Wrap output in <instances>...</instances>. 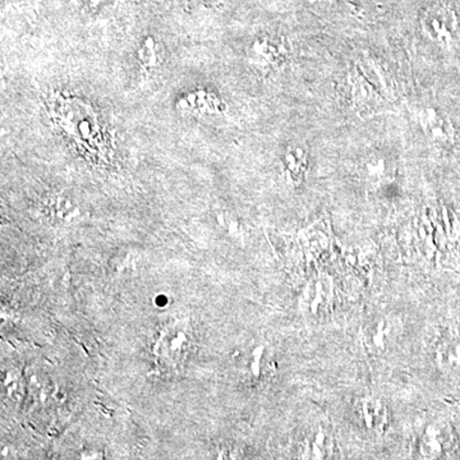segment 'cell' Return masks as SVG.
<instances>
[{
	"instance_id": "obj_5",
	"label": "cell",
	"mask_w": 460,
	"mask_h": 460,
	"mask_svg": "<svg viewBox=\"0 0 460 460\" xmlns=\"http://www.w3.org/2000/svg\"><path fill=\"white\" fill-rule=\"evenodd\" d=\"M281 165L286 180L292 186H299L308 171V153L305 145H290L281 157Z\"/></svg>"
},
{
	"instance_id": "obj_6",
	"label": "cell",
	"mask_w": 460,
	"mask_h": 460,
	"mask_svg": "<svg viewBox=\"0 0 460 460\" xmlns=\"http://www.w3.org/2000/svg\"><path fill=\"white\" fill-rule=\"evenodd\" d=\"M359 174L367 183H383L392 178L394 164L385 154L372 153L363 157L359 164Z\"/></svg>"
},
{
	"instance_id": "obj_8",
	"label": "cell",
	"mask_w": 460,
	"mask_h": 460,
	"mask_svg": "<svg viewBox=\"0 0 460 460\" xmlns=\"http://www.w3.org/2000/svg\"><path fill=\"white\" fill-rule=\"evenodd\" d=\"M365 419L368 428L384 434L387 428V411L383 402L368 401L363 404Z\"/></svg>"
},
{
	"instance_id": "obj_9",
	"label": "cell",
	"mask_w": 460,
	"mask_h": 460,
	"mask_svg": "<svg viewBox=\"0 0 460 460\" xmlns=\"http://www.w3.org/2000/svg\"><path fill=\"white\" fill-rule=\"evenodd\" d=\"M140 59L145 66H155L159 57L156 56L155 50H154V42L147 40L145 42L144 47L140 50Z\"/></svg>"
},
{
	"instance_id": "obj_1",
	"label": "cell",
	"mask_w": 460,
	"mask_h": 460,
	"mask_svg": "<svg viewBox=\"0 0 460 460\" xmlns=\"http://www.w3.org/2000/svg\"><path fill=\"white\" fill-rule=\"evenodd\" d=\"M48 109L57 126L75 145L78 153L96 163L107 162L109 142L100 127L98 115L89 104L77 98L51 96Z\"/></svg>"
},
{
	"instance_id": "obj_10",
	"label": "cell",
	"mask_w": 460,
	"mask_h": 460,
	"mask_svg": "<svg viewBox=\"0 0 460 460\" xmlns=\"http://www.w3.org/2000/svg\"><path fill=\"white\" fill-rule=\"evenodd\" d=\"M84 2L89 3V4H99V3L102 2V0H84Z\"/></svg>"
},
{
	"instance_id": "obj_7",
	"label": "cell",
	"mask_w": 460,
	"mask_h": 460,
	"mask_svg": "<svg viewBox=\"0 0 460 460\" xmlns=\"http://www.w3.org/2000/svg\"><path fill=\"white\" fill-rule=\"evenodd\" d=\"M190 341L184 337V332L181 330H174L169 332V337L163 339V348H157V354L163 358L169 359L172 362H180L184 357L187 347H189Z\"/></svg>"
},
{
	"instance_id": "obj_3",
	"label": "cell",
	"mask_w": 460,
	"mask_h": 460,
	"mask_svg": "<svg viewBox=\"0 0 460 460\" xmlns=\"http://www.w3.org/2000/svg\"><path fill=\"white\" fill-rule=\"evenodd\" d=\"M417 119L423 135L435 146L449 148L456 144V128L444 109L438 105H422L417 109Z\"/></svg>"
},
{
	"instance_id": "obj_2",
	"label": "cell",
	"mask_w": 460,
	"mask_h": 460,
	"mask_svg": "<svg viewBox=\"0 0 460 460\" xmlns=\"http://www.w3.org/2000/svg\"><path fill=\"white\" fill-rule=\"evenodd\" d=\"M420 29L429 41L450 50L460 44V23L456 12L449 5L436 3L423 11Z\"/></svg>"
},
{
	"instance_id": "obj_4",
	"label": "cell",
	"mask_w": 460,
	"mask_h": 460,
	"mask_svg": "<svg viewBox=\"0 0 460 460\" xmlns=\"http://www.w3.org/2000/svg\"><path fill=\"white\" fill-rule=\"evenodd\" d=\"M289 48L284 38H261L248 48L250 62L262 71H274L286 63Z\"/></svg>"
}]
</instances>
